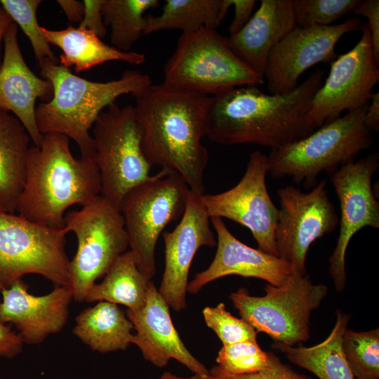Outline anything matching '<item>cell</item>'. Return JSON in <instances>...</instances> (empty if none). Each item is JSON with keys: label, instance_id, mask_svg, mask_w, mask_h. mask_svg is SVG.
Segmentation results:
<instances>
[{"label": "cell", "instance_id": "1", "mask_svg": "<svg viewBox=\"0 0 379 379\" xmlns=\"http://www.w3.org/2000/svg\"><path fill=\"white\" fill-rule=\"evenodd\" d=\"M324 71L317 69L288 93L267 94L257 86L211 96L206 135L224 145H258L279 149L314 131L306 116Z\"/></svg>", "mask_w": 379, "mask_h": 379}, {"label": "cell", "instance_id": "2", "mask_svg": "<svg viewBox=\"0 0 379 379\" xmlns=\"http://www.w3.org/2000/svg\"><path fill=\"white\" fill-rule=\"evenodd\" d=\"M142 129V149L152 166L177 172L202 194L208 154L202 145L211 96L151 84L134 97Z\"/></svg>", "mask_w": 379, "mask_h": 379}, {"label": "cell", "instance_id": "3", "mask_svg": "<svg viewBox=\"0 0 379 379\" xmlns=\"http://www.w3.org/2000/svg\"><path fill=\"white\" fill-rule=\"evenodd\" d=\"M101 194L98 168L92 157L76 158L69 138L61 133L44 134L39 147L29 149L18 215L36 224L62 230L65 212L82 206Z\"/></svg>", "mask_w": 379, "mask_h": 379}, {"label": "cell", "instance_id": "4", "mask_svg": "<svg viewBox=\"0 0 379 379\" xmlns=\"http://www.w3.org/2000/svg\"><path fill=\"white\" fill-rule=\"evenodd\" d=\"M38 62L41 77L53 87L52 99L36 107L38 129L42 135L58 133L67 136L84 157H95L90 131L105 108L118 97H135L152 84L151 77L138 70H127L118 79L100 82L78 77L48 58Z\"/></svg>", "mask_w": 379, "mask_h": 379}, {"label": "cell", "instance_id": "5", "mask_svg": "<svg viewBox=\"0 0 379 379\" xmlns=\"http://www.w3.org/2000/svg\"><path fill=\"white\" fill-rule=\"evenodd\" d=\"M368 105L326 124L307 136L271 150L268 173L274 179L290 178L294 183L312 189L317 176H330L341 166L354 161L370 147L373 137L364 124Z\"/></svg>", "mask_w": 379, "mask_h": 379}, {"label": "cell", "instance_id": "6", "mask_svg": "<svg viewBox=\"0 0 379 379\" xmlns=\"http://www.w3.org/2000/svg\"><path fill=\"white\" fill-rule=\"evenodd\" d=\"M263 83L264 77L232 51L227 37L208 27L182 33L164 67L166 86L208 96Z\"/></svg>", "mask_w": 379, "mask_h": 379}, {"label": "cell", "instance_id": "7", "mask_svg": "<svg viewBox=\"0 0 379 379\" xmlns=\"http://www.w3.org/2000/svg\"><path fill=\"white\" fill-rule=\"evenodd\" d=\"M191 190L177 172L161 168L133 187L119 211L124 218L130 251L140 271L150 280L156 274L155 249L164 229L182 217Z\"/></svg>", "mask_w": 379, "mask_h": 379}, {"label": "cell", "instance_id": "8", "mask_svg": "<svg viewBox=\"0 0 379 379\" xmlns=\"http://www.w3.org/2000/svg\"><path fill=\"white\" fill-rule=\"evenodd\" d=\"M62 231L73 232L77 249L69 261L73 299L85 301L97 279L104 277L129 247L119 209L100 195L81 209L65 213Z\"/></svg>", "mask_w": 379, "mask_h": 379}, {"label": "cell", "instance_id": "9", "mask_svg": "<svg viewBox=\"0 0 379 379\" xmlns=\"http://www.w3.org/2000/svg\"><path fill=\"white\" fill-rule=\"evenodd\" d=\"M263 289L262 296L251 295L245 288L230 294L241 319L274 342L294 346L307 341L311 314L326 297L328 287L294 272L282 284H267Z\"/></svg>", "mask_w": 379, "mask_h": 379}, {"label": "cell", "instance_id": "10", "mask_svg": "<svg viewBox=\"0 0 379 379\" xmlns=\"http://www.w3.org/2000/svg\"><path fill=\"white\" fill-rule=\"evenodd\" d=\"M91 131L100 195L119 209L128 192L151 176L152 167L142 149V129L134 106L110 105Z\"/></svg>", "mask_w": 379, "mask_h": 379}, {"label": "cell", "instance_id": "11", "mask_svg": "<svg viewBox=\"0 0 379 379\" xmlns=\"http://www.w3.org/2000/svg\"><path fill=\"white\" fill-rule=\"evenodd\" d=\"M65 236L62 230L0 211V276L3 288L28 274H39L54 286L70 287V260L65 251Z\"/></svg>", "mask_w": 379, "mask_h": 379}, {"label": "cell", "instance_id": "12", "mask_svg": "<svg viewBox=\"0 0 379 379\" xmlns=\"http://www.w3.org/2000/svg\"><path fill=\"white\" fill-rule=\"evenodd\" d=\"M277 196V255L288 262L295 273L306 274V258L311 245L333 232L339 224V217L328 197L326 181L317 183L308 192L292 185L281 187Z\"/></svg>", "mask_w": 379, "mask_h": 379}, {"label": "cell", "instance_id": "13", "mask_svg": "<svg viewBox=\"0 0 379 379\" xmlns=\"http://www.w3.org/2000/svg\"><path fill=\"white\" fill-rule=\"evenodd\" d=\"M361 36L348 52L331 62L329 74L316 92L306 119L316 130L341 116L369 102L379 80V63L373 55L367 23L360 27Z\"/></svg>", "mask_w": 379, "mask_h": 379}, {"label": "cell", "instance_id": "14", "mask_svg": "<svg viewBox=\"0 0 379 379\" xmlns=\"http://www.w3.org/2000/svg\"><path fill=\"white\" fill-rule=\"evenodd\" d=\"M269 171L267 156L253 152L239 182L223 192L202 194L201 201L211 218H227L248 228L258 249L277 256L275 230L278 208L266 185Z\"/></svg>", "mask_w": 379, "mask_h": 379}, {"label": "cell", "instance_id": "15", "mask_svg": "<svg viewBox=\"0 0 379 379\" xmlns=\"http://www.w3.org/2000/svg\"><path fill=\"white\" fill-rule=\"evenodd\" d=\"M378 168L379 154L375 152L341 166L331 175L340 217L336 245L328 258V272L338 292L345 287V253L351 239L365 227H379V202L372 187L373 175Z\"/></svg>", "mask_w": 379, "mask_h": 379}, {"label": "cell", "instance_id": "16", "mask_svg": "<svg viewBox=\"0 0 379 379\" xmlns=\"http://www.w3.org/2000/svg\"><path fill=\"white\" fill-rule=\"evenodd\" d=\"M361 25L360 19L354 18L334 25L296 26L269 53L264 77L270 94L288 93L307 69L319 62H332L340 38Z\"/></svg>", "mask_w": 379, "mask_h": 379}, {"label": "cell", "instance_id": "17", "mask_svg": "<svg viewBox=\"0 0 379 379\" xmlns=\"http://www.w3.org/2000/svg\"><path fill=\"white\" fill-rule=\"evenodd\" d=\"M201 195L191 191L180 221L173 230L163 233L165 268L158 291L176 312L187 307L188 274L196 253L202 246L217 244Z\"/></svg>", "mask_w": 379, "mask_h": 379}, {"label": "cell", "instance_id": "18", "mask_svg": "<svg viewBox=\"0 0 379 379\" xmlns=\"http://www.w3.org/2000/svg\"><path fill=\"white\" fill-rule=\"evenodd\" d=\"M28 288L20 279L1 291L0 321L13 324L24 343L39 344L65 326L72 291L69 286H54L48 294L34 295Z\"/></svg>", "mask_w": 379, "mask_h": 379}, {"label": "cell", "instance_id": "19", "mask_svg": "<svg viewBox=\"0 0 379 379\" xmlns=\"http://www.w3.org/2000/svg\"><path fill=\"white\" fill-rule=\"evenodd\" d=\"M217 234V250L211 265L188 283L187 291L198 293L204 286L221 277L238 275L282 284L295 271L286 260L248 246L237 239L222 218H211Z\"/></svg>", "mask_w": 379, "mask_h": 379}, {"label": "cell", "instance_id": "20", "mask_svg": "<svg viewBox=\"0 0 379 379\" xmlns=\"http://www.w3.org/2000/svg\"><path fill=\"white\" fill-rule=\"evenodd\" d=\"M53 87L36 76L22 56L18 40V25L12 22L4 36L0 67V109L12 112L28 132L32 145L39 147L43 135L36 121V101H50Z\"/></svg>", "mask_w": 379, "mask_h": 379}, {"label": "cell", "instance_id": "21", "mask_svg": "<svg viewBox=\"0 0 379 379\" xmlns=\"http://www.w3.org/2000/svg\"><path fill=\"white\" fill-rule=\"evenodd\" d=\"M135 331L132 344L138 347L143 357L157 367L168 365L173 359L194 374L208 375L209 370L187 349L175 329L169 306L160 295L152 281L143 307L126 311Z\"/></svg>", "mask_w": 379, "mask_h": 379}, {"label": "cell", "instance_id": "22", "mask_svg": "<svg viewBox=\"0 0 379 379\" xmlns=\"http://www.w3.org/2000/svg\"><path fill=\"white\" fill-rule=\"evenodd\" d=\"M296 26L293 0H261L246 25L227 37L228 43L242 61L264 77L270 51Z\"/></svg>", "mask_w": 379, "mask_h": 379}, {"label": "cell", "instance_id": "23", "mask_svg": "<svg viewBox=\"0 0 379 379\" xmlns=\"http://www.w3.org/2000/svg\"><path fill=\"white\" fill-rule=\"evenodd\" d=\"M41 32L50 44L62 50L59 64L76 72L88 70L107 61L119 60L139 65L145 62L143 53L124 52L104 43L93 32L81 27L68 26L60 30L41 27Z\"/></svg>", "mask_w": 379, "mask_h": 379}, {"label": "cell", "instance_id": "24", "mask_svg": "<svg viewBox=\"0 0 379 379\" xmlns=\"http://www.w3.org/2000/svg\"><path fill=\"white\" fill-rule=\"evenodd\" d=\"M32 145L22 123L10 112L0 109V211H16Z\"/></svg>", "mask_w": 379, "mask_h": 379}, {"label": "cell", "instance_id": "25", "mask_svg": "<svg viewBox=\"0 0 379 379\" xmlns=\"http://www.w3.org/2000/svg\"><path fill=\"white\" fill-rule=\"evenodd\" d=\"M133 329L118 305L100 301L77 315L73 333L92 350L107 353L126 350L132 344Z\"/></svg>", "mask_w": 379, "mask_h": 379}, {"label": "cell", "instance_id": "26", "mask_svg": "<svg viewBox=\"0 0 379 379\" xmlns=\"http://www.w3.org/2000/svg\"><path fill=\"white\" fill-rule=\"evenodd\" d=\"M351 314L336 312L335 325L328 337L311 347L288 346L274 342L272 347L286 355L293 364L305 368L319 379H355L342 350V337Z\"/></svg>", "mask_w": 379, "mask_h": 379}, {"label": "cell", "instance_id": "27", "mask_svg": "<svg viewBox=\"0 0 379 379\" xmlns=\"http://www.w3.org/2000/svg\"><path fill=\"white\" fill-rule=\"evenodd\" d=\"M151 281L140 271L129 250L117 259L100 283L91 287L85 301H106L138 312L145 305Z\"/></svg>", "mask_w": 379, "mask_h": 379}, {"label": "cell", "instance_id": "28", "mask_svg": "<svg viewBox=\"0 0 379 379\" xmlns=\"http://www.w3.org/2000/svg\"><path fill=\"white\" fill-rule=\"evenodd\" d=\"M232 6L230 0H166L157 16L145 15L143 34L164 29L192 33L220 26Z\"/></svg>", "mask_w": 379, "mask_h": 379}, {"label": "cell", "instance_id": "29", "mask_svg": "<svg viewBox=\"0 0 379 379\" xmlns=\"http://www.w3.org/2000/svg\"><path fill=\"white\" fill-rule=\"evenodd\" d=\"M159 4L158 0H103L101 11L105 26L110 28L112 46L130 51L143 34L145 12Z\"/></svg>", "mask_w": 379, "mask_h": 379}, {"label": "cell", "instance_id": "30", "mask_svg": "<svg viewBox=\"0 0 379 379\" xmlns=\"http://www.w3.org/2000/svg\"><path fill=\"white\" fill-rule=\"evenodd\" d=\"M342 350L355 379H379V329L345 328Z\"/></svg>", "mask_w": 379, "mask_h": 379}, {"label": "cell", "instance_id": "31", "mask_svg": "<svg viewBox=\"0 0 379 379\" xmlns=\"http://www.w3.org/2000/svg\"><path fill=\"white\" fill-rule=\"evenodd\" d=\"M217 366L211 370L226 375L258 373L270 366L269 352L263 351L257 340L224 345L218 352Z\"/></svg>", "mask_w": 379, "mask_h": 379}, {"label": "cell", "instance_id": "32", "mask_svg": "<svg viewBox=\"0 0 379 379\" xmlns=\"http://www.w3.org/2000/svg\"><path fill=\"white\" fill-rule=\"evenodd\" d=\"M41 0H1V7L13 22L19 26L29 39L38 62L48 58L58 63L50 44L44 38L38 22L36 11Z\"/></svg>", "mask_w": 379, "mask_h": 379}, {"label": "cell", "instance_id": "33", "mask_svg": "<svg viewBox=\"0 0 379 379\" xmlns=\"http://www.w3.org/2000/svg\"><path fill=\"white\" fill-rule=\"evenodd\" d=\"M360 0H293L298 27L328 26L352 11Z\"/></svg>", "mask_w": 379, "mask_h": 379}, {"label": "cell", "instance_id": "34", "mask_svg": "<svg viewBox=\"0 0 379 379\" xmlns=\"http://www.w3.org/2000/svg\"><path fill=\"white\" fill-rule=\"evenodd\" d=\"M202 313L206 326L215 333L222 345L257 340L258 332L241 318L232 316L224 303L206 307Z\"/></svg>", "mask_w": 379, "mask_h": 379}, {"label": "cell", "instance_id": "35", "mask_svg": "<svg viewBox=\"0 0 379 379\" xmlns=\"http://www.w3.org/2000/svg\"><path fill=\"white\" fill-rule=\"evenodd\" d=\"M269 367L258 373L241 375H226L210 370L209 375L211 379H311L298 373L284 364L274 352H269Z\"/></svg>", "mask_w": 379, "mask_h": 379}, {"label": "cell", "instance_id": "36", "mask_svg": "<svg viewBox=\"0 0 379 379\" xmlns=\"http://www.w3.org/2000/svg\"><path fill=\"white\" fill-rule=\"evenodd\" d=\"M352 11L355 15H361L368 19L374 58L379 63V1L360 0Z\"/></svg>", "mask_w": 379, "mask_h": 379}, {"label": "cell", "instance_id": "37", "mask_svg": "<svg viewBox=\"0 0 379 379\" xmlns=\"http://www.w3.org/2000/svg\"><path fill=\"white\" fill-rule=\"evenodd\" d=\"M103 0H84V15L79 27L89 29L100 39L105 36L107 28L105 26L101 11Z\"/></svg>", "mask_w": 379, "mask_h": 379}, {"label": "cell", "instance_id": "38", "mask_svg": "<svg viewBox=\"0 0 379 379\" xmlns=\"http://www.w3.org/2000/svg\"><path fill=\"white\" fill-rule=\"evenodd\" d=\"M23 340L11 326L0 321V358L12 359L21 353Z\"/></svg>", "mask_w": 379, "mask_h": 379}, {"label": "cell", "instance_id": "39", "mask_svg": "<svg viewBox=\"0 0 379 379\" xmlns=\"http://www.w3.org/2000/svg\"><path fill=\"white\" fill-rule=\"evenodd\" d=\"M234 8V18L230 25L229 32L232 36L239 32L248 22L256 1L254 0H230Z\"/></svg>", "mask_w": 379, "mask_h": 379}, {"label": "cell", "instance_id": "40", "mask_svg": "<svg viewBox=\"0 0 379 379\" xmlns=\"http://www.w3.org/2000/svg\"><path fill=\"white\" fill-rule=\"evenodd\" d=\"M364 117V124L370 131L379 129V93H372Z\"/></svg>", "mask_w": 379, "mask_h": 379}, {"label": "cell", "instance_id": "41", "mask_svg": "<svg viewBox=\"0 0 379 379\" xmlns=\"http://www.w3.org/2000/svg\"><path fill=\"white\" fill-rule=\"evenodd\" d=\"M58 4L72 22H81L84 15L83 1L75 0H58Z\"/></svg>", "mask_w": 379, "mask_h": 379}, {"label": "cell", "instance_id": "42", "mask_svg": "<svg viewBox=\"0 0 379 379\" xmlns=\"http://www.w3.org/2000/svg\"><path fill=\"white\" fill-rule=\"evenodd\" d=\"M13 22L12 19L6 12V11L0 6V67L2 62V44L4 43V36L10 26Z\"/></svg>", "mask_w": 379, "mask_h": 379}, {"label": "cell", "instance_id": "43", "mask_svg": "<svg viewBox=\"0 0 379 379\" xmlns=\"http://www.w3.org/2000/svg\"><path fill=\"white\" fill-rule=\"evenodd\" d=\"M159 379H211V378L210 377L209 374L205 376L194 374V375L191 378H182L170 372L166 371L161 375Z\"/></svg>", "mask_w": 379, "mask_h": 379}, {"label": "cell", "instance_id": "44", "mask_svg": "<svg viewBox=\"0 0 379 379\" xmlns=\"http://www.w3.org/2000/svg\"><path fill=\"white\" fill-rule=\"evenodd\" d=\"M3 289V286H2V284H1V276H0V291Z\"/></svg>", "mask_w": 379, "mask_h": 379}]
</instances>
